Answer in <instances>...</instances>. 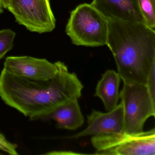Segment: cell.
<instances>
[{
  "instance_id": "30bf717a",
  "label": "cell",
  "mask_w": 155,
  "mask_h": 155,
  "mask_svg": "<svg viewBox=\"0 0 155 155\" xmlns=\"http://www.w3.org/2000/svg\"><path fill=\"white\" fill-rule=\"evenodd\" d=\"M78 100H73L59 106L47 117L45 120H55L58 128L69 130L78 129L84 123V117Z\"/></svg>"
},
{
  "instance_id": "e0dca14e",
  "label": "cell",
  "mask_w": 155,
  "mask_h": 155,
  "mask_svg": "<svg viewBox=\"0 0 155 155\" xmlns=\"http://www.w3.org/2000/svg\"><path fill=\"white\" fill-rule=\"evenodd\" d=\"M3 12V7L1 1L0 0V15H1Z\"/></svg>"
},
{
  "instance_id": "8992f818",
  "label": "cell",
  "mask_w": 155,
  "mask_h": 155,
  "mask_svg": "<svg viewBox=\"0 0 155 155\" xmlns=\"http://www.w3.org/2000/svg\"><path fill=\"white\" fill-rule=\"evenodd\" d=\"M7 9L16 22L31 32H50L56 27L50 0H11Z\"/></svg>"
},
{
  "instance_id": "2e32d148",
  "label": "cell",
  "mask_w": 155,
  "mask_h": 155,
  "mask_svg": "<svg viewBox=\"0 0 155 155\" xmlns=\"http://www.w3.org/2000/svg\"><path fill=\"white\" fill-rule=\"evenodd\" d=\"M1 1L3 8L7 9L10 4L11 0H1Z\"/></svg>"
},
{
  "instance_id": "3957f363",
  "label": "cell",
  "mask_w": 155,
  "mask_h": 155,
  "mask_svg": "<svg viewBox=\"0 0 155 155\" xmlns=\"http://www.w3.org/2000/svg\"><path fill=\"white\" fill-rule=\"evenodd\" d=\"M108 20L91 4L84 3L71 12L66 32L76 46L97 47L107 45Z\"/></svg>"
},
{
  "instance_id": "6da1fadb",
  "label": "cell",
  "mask_w": 155,
  "mask_h": 155,
  "mask_svg": "<svg viewBox=\"0 0 155 155\" xmlns=\"http://www.w3.org/2000/svg\"><path fill=\"white\" fill-rule=\"evenodd\" d=\"M58 71L47 81L20 78L2 70L0 74V97L8 106L31 120H43L59 106L81 95L83 86L77 75L57 61Z\"/></svg>"
},
{
  "instance_id": "277c9868",
  "label": "cell",
  "mask_w": 155,
  "mask_h": 155,
  "mask_svg": "<svg viewBox=\"0 0 155 155\" xmlns=\"http://www.w3.org/2000/svg\"><path fill=\"white\" fill-rule=\"evenodd\" d=\"M91 142L96 155H155V129L136 134L95 135Z\"/></svg>"
},
{
  "instance_id": "ba28073f",
  "label": "cell",
  "mask_w": 155,
  "mask_h": 155,
  "mask_svg": "<svg viewBox=\"0 0 155 155\" xmlns=\"http://www.w3.org/2000/svg\"><path fill=\"white\" fill-rule=\"evenodd\" d=\"M87 123L86 129L71 138H79L91 135L123 132L124 116L122 104H118L115 108L107 113L92 110L87 116Z\"/></svg>"
},
{
  "instance_id": "4fadbf2b",
  "label": "cell",
  "mask_w": 155,
  "mask_h": 155,
  "mask_svg": "<svg viewBox=\"0 0 155 155\" xmlns=\"http://www.w3.org/2000/svg\"><path fill=\"white\" fill-rule=\"evenodd\" d=\"M16 33L11 29L0 30V60L14 46Z\"/></svg>"
},
{
  "instance_id": "52a82bcc",
  "label": "cell",
  "mask_w": 155,
  "mask_h": 155,
  "mask_svg": "<svg viewBox=\"0 0 155 155\" xmlns=\"http://www.w3.org/2000/svg\"><path fill=\"white\" fill-rule=\"evenodd\" d=\"M3 69L9 73L27 79L47 81L53 78L58 71L57 63L46 59L29 56H12L6 58Z\"/></svg>"
},
{
  "instance_id": "9c48e42d",
  "label": "cell",
  "mask_w": 155,
  "mask_h": 155,
  "mask_svg": "<svg viewBox=\"0 0 155 155\" xmlns=\"http://www.w3.org/2000/svg\"><path fill=\"white\" fill-rule=\"evenodd\" d=\"M91 5L108 20L144 22L137 0H93Z\"/></svg>"
},
{
  "instance_id": "8fae6325",
  "label": "cell",
  "mask_w": 155,
  "mask_h": 155,
  "mask_svg": "<svg viewBox=\"0 0 155 155\" xmlns=\"http://www.w3.org/2000/svg\"><path fill=\"white\" fill-rule=\"evenodd\" d=\"M120 80L117 72L108 70L102 75L97 85L95 96L101 100L107 111L112 110L118 105Z\"/></svg>"
},
{
  "instance_id": "5bb4252c",
  "label": "cell",
  "mask_w": 155,
  "mask_h": 155,
  "mask_svg": "<svg viewBox=\"0 0 155 155\" xmlns=\"http://www.w3.org/2000/svg\"><path fill=\"white\" fill-rule=\"evenodd\" d=\"M145 86L150 98L155 103V64L150 71Z\"/></svg>"
},
{
  "instance_id": "7a4b0ae2",
  "label": "cell",
  "mask_w": 155,
  "mask_h": 155,
  "mask_svg": "<svg viewBox=\"0 0 155 155\" xmlns=\"http://www.w3.org/2000/svg\"><path fill=\"white\" fill-rule=\"evenodd\" d=\"M107 45L123 83L146 85L155 64V31L144 22L108 20Z\"/></svg>"
},
{
  "instance_id": "9a60e30c",
  "label": "cell",
  "mask_w": 155,
  "mask_h": 155,
  "mask_svg": "<svg viewBox=\"0 0 155 155\" xmlns=\"http://www.w3.org/2000/svg\"><path fill=\"white\" fill-rule=\"evenodd\" d=\"M17 146L7 139L6 137L0 132V150L11 155H18Z\"/></svg>"
},
{
  "instance_id": "7c38bea8",
  "label": "cell",
  "mask_w": 155,
  "mask_h": 155,
  "mask_svg": "<svg viewBox=\"0 0 155 155\" xmlns=\"http://www.w3.org/2000/svg\"><path fill=\"white\" fill-rule=\"evenodd\" d=\"M144 23L155 28V0H137Z\"/></svg>"
},
{
  "instance_id": "5b68a950",
  "label": "cell",
  "mask_w": 155,
  "mask_h": 155,
  "mask_svg": "<svg viewBox=\"0 0 155 155\" xmlns=\"http://www.w3.org/2000/svg\"><path fill=\"white\" fill-rule=\"evenodd\" d=\"M119 97L123 107V132L136 134L144 131L146 120L155 115V103L150 98L146 86L124 83Z\"/></svg>"
}]
</instances>
